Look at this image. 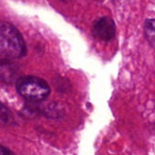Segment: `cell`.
I'll return each instance as SVG.
<instances>
[{
    "mask_svg": "<svg viewBox=\"0 0 155 155\" xmlns=\"http://www.w3.org/2000/svg\"><path fill=\"white\" fill-rule=\"evenodd\" d=\"M115 24L111 17L104 16L98 19L94 25V35L103 40V41H110L115 35Z\"/></svg>",
    "mask_w": 155,
    "mask_h": 155,
    "instance_id": "obj_3",
    "label": "cell"
},
{
    "mask_svg": "<svg viewBox=\"0 0 155 155\" xmlns=\"http://www.w3.org/2000/svg\"><path fill=\"white\" fill-rule=\"evenodd\" d=\"M153 21H154L153 19H148L146 20L144 25L145 36L152 46H153L154 44V22Z\"/></svg>",
    "mask_w": 155,
    "mask_h": 155,
    "instance_id": "obj_6",
    "label": "cell"
},
{
    "mask_svg": "<svg viewBox=\"0 0 155 155\" xmlns=\"http://www.w3.org/2000/svg\"><path fill=\"white\" fill-rule=\"evenodd\" d=\"M16 90L22 97L31 102L44 101L50 94V87L45 80L31 75L18 78Z\"/></svg>",
    "mask_w": 155,
    "mask_h": 155,
    "instance_id": "obj_2",
    "label": "cell"
},
{
    "mask_svg": "<svg viewBox=\"0 0 155 155\" xmlns=\"http://www.w3.org/2000/svg\"><path fill=\"white\" fill-rule=\"evenodd\" d=\"M15 124V119L12 113L0 103V124L12 125Z\"/></svg>",
    "mask_w": 155,
    "mask_h": 155,
    "instance_id": "obj_5",
    "label": "cell"
},
{
    "mask_svg": "<svg viewBox=\"0 0 155 155\" xmlns=\"http://www.w3.org/2000/svg\"><path fill=\"white\" fill-rule=\"evenodd\" d=\"M18 67L9 59L0 61V81L5 83H13L18 79Z\"/></svg>",
    "mask_w": 155,
    "mask_h": 155,
    "instance_id": "obj_4",
    "label": "cell"
},
{
    "mask_svg": "<svg viewBox=\"0 0 155 155\" xmlns=\"http://www.w3.org/2000/svg\"><path fill=\"white\" fill-rule=\"evenodd\" d=\"M0 155H15L10 150L0 144Z\"/></svg>",
    "mask_w": 155,
    "mask_h": 155,
    "instance_id": "obj_7",
    "label": "cell"
},
{
    "mask_svg": "<svg viewBox=\"0 0 155 155\" xmlns=\"http://www.w3.org/2000/svg\"><path fill=\"white\" fill-rule=\"evenodd\" d=\"M26 54L25 43L20 32L10 23L0 21V55L9 58H21Z\"/></svg>",
    "mask_w": 155,
    "mask_h": 155,
    "instance_id": "obj_1",
    "label": "cell"
}]
</instances>
